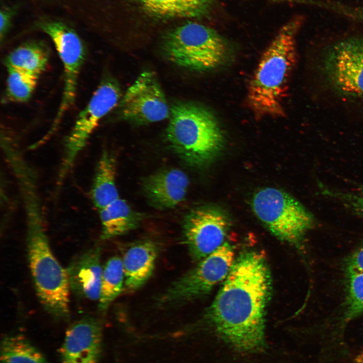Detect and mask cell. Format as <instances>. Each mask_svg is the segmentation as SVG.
<instances>
[{"label":"cell","mask_w":363,"mask_h":363,"mask_svg":"<svg viewBox=\"0 0 363 363\" xmlns=\"http://www.w3.org/2000/svg\"><path fill=\"white\" fill-rule=\"evenodd\" d=\"M345 363H363V346L347 359Z\"/></svg>","instance_id":"obj_29"},{"label":"cell","mask_w":363,"mask_h":363,"mask_svg":"<svg viewBox=\"0 0 363 363\" xmlns=\"http://www.w3.org/2000/svg\"><path fill=\"white\" fill-rule=\"evenodd\" d=\"M231 226L228 215L213 206H202L191 210L182 226L183 242L190 256L200 261L225 242Z\"/></svg>","instance_id":"obj_11"},{"label":"cell","mask_w":363,"mask_h":363,"mask_svg":"<svg viewBox=\"0 0 363 363\" xmlns=\"http://www.w3.org/2000/svg\"><path fill=\"white\" fill-rule=\"evenodd\" d=\"M158 254L157 245L149 240L138 242L126 252L122 262L124 288L127 292L138 290L148 281L152 275Z\"/></svg>","instance_id":"obj_16"},{"label":"cell","mask_w":363,"mask_h":363,"mask_svg":"<svg viewBox=\"0 0 363 363\" xmlns=\"http://www.w3.org/2000/svg\"><path fill=\"white\" fill-rule=\"evenodd\" d=\"M167 59L194 71L215 69L226 60L229 50L227 41L214 29L190 22L168 32L162 41Z\"/></svg>","instance_id":"obj_5"},{"label":"cell","mask_w":363,"mask_h":363,"mask_svg":"<svg viewBox=\"0 0 363 363\" xmlns=\"http://www.w3.org/2000/svg\"><path fill=\"white\" fill-rule=\"evenodd\" d=\"M6 97L7 100L24 102L28 101L33 93L39 76L32 73L14 68H7Z\"/></svg>","instance_id":"obj_23"},{"label":"cell","mask_w":363,"mask_h":363,"mask_svg":"<svg viewBox=\"0 0 363 363\" xmlns=\"http://www.w3.org/2000/svg\"><path fill=\"white\" fill-rule=\"evenodd\" d=\"M40 29L52 39L64 69V87L61 102L51 127L45 137L48 139L56 129L76 96L78 80L84 62L86 52L78 35L59 22H44Z\"/></svg>","instance_id":"obj_10"},{"label":"cell","mask_w":363,"mask_h":363,"mask_svg":"<svg viewBox=\"0 0 363 363\" xmlns=\"http://www.w3.org/2000/svg\"><path fill=\"white\" fill-rule=\"evenodd\" d=\"M10 13L8 11L4 10L1 12L0 33L1 41L4 38L8 30L10 21Z\"/></svg>","instance_id":"obj_28"},{"label":"cell","mask_w":363,"mask_h":363,"mask_svg":"<svg viewBox=\"0 0 363 363\" xmlns=\"http://www.w3.org/2000/svg\"><path fill=\"white\" fill-rule=\"evenodd\" d=\"M103 351L101 320L85 316L67 330L59 349L61 363H99Z\"/></svg>","instance_id":"obj_13"},{"label":"cell","mask_w":363,"mask_h":363,"mask_svg":"<svg viewBox=\"0 0 363 363\" xmlns=\"http://www.w3.org/2000/svg\"><path fill=\"white\" fill-rule=\"evenodd\" d=\"M346 297L341 318L347 323L363 314V273L345 269Z\"/></svg>","instance_id":"obj_24"},{"label":"cell","mask_w":363,"mask_h":363,"mask_svg":"<svg viewBox=\"0 0 363 363\" xmlns=\"http://www.w3.org/2000/svg\"><path fill=\"white\" fill-rule=\"evenodd\" d=\"M189 179L177 168L159 170L145 177L142 189L149 204L159 210L173 208L185 200Z\"/></svg>","instance_id":"obj_14"},{"label":"cell","mask_w":363,"mask_h":363,"mask_svg":"<svg viewBox=\"0 0 363 363\" xmlns=\"http://www.w3.org/2000/svg\"><path fill=\"white\" fill-rule=\"evenodd\" d=\"M102 225L101 238L105 240L125 234L136 229L140 224L142 215L134 210L129 204L120 198L99 210Z\"/></svg>","instance_id":"obj_18"},{"label":"cell","mask_w":363,"mask_h":363,"mask_svg":"<svg viewBox=\"0 0 363 363\" xmlns=\"http://www.w3.org/2000/svg\"><path fill=\"white\" fill-rule=\"evenodd\" d=\"M23 203L29 265L37 295L48 314L56 319H68L70 289L68 275L50 249L40 198L29 196Z\"/></svg>","instance_id":"obj_2"},{"label":"cell","mask_w":363,"mask_h":363,"mask_svg":"<svg viewBox=\"0 0 363 363\" xmlns=\"http://www.w3.org/2000/svg\"><path fill=\"white\" fill-rule=\"evenodd\" d=\"M1 363H48L44 354L21 334L5 335L1 342Z\"/></svg>","instance_id":"obj_21"},{"label":"cell","mask_w":363,"mask_h":363,"mask_svg":"<svg viewBox=\"0 0 363 363\" xmlns=\"http://www.w3.org/2000/svg\"><path fill=\"white\" fill-rule=\"evenodd\" d=\"M115 177V159L112 154L104 150L97 163L90 194L98 210L119 198Z\"/></svg>","instance_id":"obj_19"},{"label":"cell","mask_w":363,"mask_h":363,"mask_svg":"<svg viewBox=\"0 0 363 363\" xmlns=\"http://www.w3.org/2000/svg\"><path fill=\"white\" fill-rule=\"evenodd\" d=\"M49 53L47 47L38 42H29L11 51L5 59L7 68L23 70L39 76L47 67Z\"/></svg>","instance_id":"obj_20"},{"label":"cell","mask_w":363,"mask_h":363,"mask_svg":"<svg viewBox=\"0 0 363 363\" xmlns=\"http://www.w3.org/2000/svg\"><path fill=\"white\" fill-rule=\"evenodd\" d=\"M119 104V112L125 119L137 125L164 120L170 109L155 74L141 73L128 88Z\"/></svg>","instance_id":"obj_12"},{"label":"cell","mask_w":363,"mask_h":363,"mask_svg":"<svg viewBox=\"0 0 363 363\" xmlns=\"http://www.w3.org/2000/svg\"><path fill=\"white\" fill-rule=\"evenodd\" d=\"M166 137L173 151L187 164L196 167L213 161L224 145L223 134L213 114L192 102L172 105Z\"/></svg>","instance_id":"obj_4"},{"label":"cell","mask_w":363,"mask_h":363,"mask_svg":"<svg viewBox=\"0 0 363 363\" xmlns=\"http://www.w3.org/2000/svg\"><path fill=\"white\" fill-rule=\"evenodd\" d=\"M322 195L339 202L352 213L363 219V188L351 191L332 189L319 183Z\"/></svg>","instance_id":"obj_25"},{"label":"cell","mask_w":363,"mask_h":363,"mask_svg":"<svg viewBox=\"0 0 363 363\" xmlns=\"http://www.w3.org/2000/svg\"><path fill=\"white\" fill-rule=\"evenodd\" d=\"M271 291L264 256L255 251L243 253L234 261L206 319L235 349L261 350L265 344V314Z\"/></svg>","instance_id":"obj_1"},{"label":"cell","mask_w":363,"mask_h":363,"mask_svg":"<svg viewBox=\"0 0 363 363\" xmlns=\"http://www.w3.org/2000/svg\"><path fill=\"white\" fill-rule=\"evenodd\" d=\"M120 96L119 87L112 78L104 79L98 86L88 103L78 115L66 138L58 185H60L65 178L99 121L117 105Z\"/></svg>","instance_id":"obj_9"},{"label":"cell","mask_w":363,"mask_h":363,"mask_svg":"<svg viewBox=\"0 0 363 363\" xmlns=\"http://www.w3.org/2000/svg\"><path fill=\"white\" fill-rule=\"evenodd\" d=\"M125 275L122 259L118 256L109 259L104 265L102 274L99 309L106 311L124 288Z\"/></svg>","instance_id":"obj_22"},{"label":"cell","mask_w":363,"mask_h":363,"mask_svg":"<svg viewBox=\"0 0 363 363\" xmlns=\"http://www.w3.org/2000/svg\"><path fill=\"white\" fill-rule=\"evenodd\" d=\"M234 261L233 248L225 242L172 282L157 297V306L173 308L205 296L226 279Z\"/></svg>","instance_id":"obj_7"},{"label":"cell","mask_w":363,"mask_h":363,"mask_svg":"<svg viewBox=\"0 0 363 363\" xmlns=\"http://www.w3.org/2000/svg\"><path fill=\"white\" fill-rule=\"evenodd\" d=\"M319 71L327 87L347 99L363 100V36H351L322 52Z\"/></svg>","instance_id":"obj_8"},{"label":"cell","mask_w":363,"mask_h":363,"mask_svg":"<svg viewBox=\"0 0 363 363\" xmlns=\"http://www.w3.org/2000/svg\"><path fill=\"white\" fill-rule=\"evenodd\" d=\"M342 16L363 23V6H354L344 5L341 9Z\"/></svg>","instance_id":"obj_27"},{"label":"cell","mask_w":363,"mask_h":363,"mask_svg":"<svg viewBox=\"0 0 363 363\" xmlns=\"http://www.w3.org/2000/svg\"><path fill=\"white\" fill-rule=\"evenodd\" d=\"M100 248L93 247L74 259L66 269L70 289L77 296L99 300L102 270Z\"/></svg>","instance_id":"obj_15"},{"label":"cell","mask_w":363,"mask_h":363,"mask_svg":"<svg viewBox=\"0 0 363 363\" xmlns=\"http://www.w3.org/2000/svg\"><path fill=\"white\" fill-rule=\"evenodd\" d=\"M149 15L161 19L198 18L211 11L214 0H131Z\"/></svg>","instance_id":"obj_17"},{"label":"cell","mask_w":363,"mask_h":363,"mask_svg":"<svg viewBox=\"0 0 363 363\" xmlns=\"http://www.w3.org/2000/svg\"><path fill=\"white\" fill-rule=\"evenodd\" d=\"M259 220L277 237L299 248L306 234L315 225L313 215L297 200L284 191L264 188L252 200Z\"/></svg>","instance_id":"obj_6"},{"label":"cell","mask_w":363,"mask_h":363,"mask_svg":"<svg viewBox=\"0 0 363 363\" xmlns=\"http://www.w3.org/2000/svg\"><path fill=\"white\" fill-rule=\"evenodd\" d=\"M301 21L294 18L278 31L264 52L250 81L248 100L258 116H282L283 101L296 57Z\"/></svg>","instance_id":"obj_3"},{"label":"cell","mask_w":363,"mask_h":363,"mask_svg":"<svg viewBox=\"0 0 363 363\" xmlns=\"http://www.w3.org/2000/svg\"><path fill=\"white\" fill-rule=\"evenodd\" d=\"M345 269L363 273V246L348 257L345 263Z\"/></svg>","instance_id":"obj_26"}]
</instances>
